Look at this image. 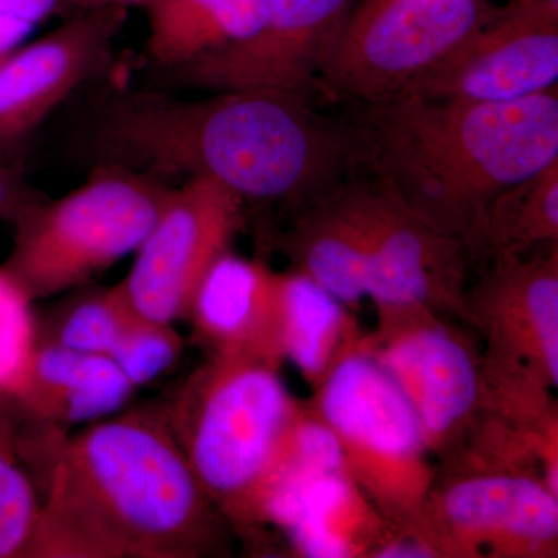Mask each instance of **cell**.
I'll list each match as a JSON object with an SVG mask.
<instances>
[{
    "label": "cell",
    "mask_w": 558,
    "mask_h": 558,
    "mask_svg": "<svg viewBox=\"0 0 558 558\" xmlns=\"http://www.w3.org/2000/svg\"><path fill=\"white\" fill-rule=\"evenodd\" d=\"M17 454L43 464L44 494L24 558H209L233 549L236 535L163 410L105 417L51 447L25 425Z\"/></svg>",
    "instance_id": "6da1fadb"
},
{
    "label": "cell",
    "mask_w": 558,
    "mask_h": 558,
    "mask_svg": "<svg viewBox=\"0 0 558 558\" xmlns=\"http://www.w3.org/2000/svg\"><path fill=\"white\" fill-rule=\"evenodd\" d=\"M98 132L117 163L216 180L244 202L304 208L354 170L347 120H330L288 92L219 90L201 100L128 95L109 106Z\"/></svg>",
    "instance_id": "7a4b0ae2"
},
{
    "label": "cell",
    "mask_w": 558,
    "mask_h": 558,
    "mask_svg": "<svg viewBox=\"0 0 558 558\" xmlns=\"http://www.w3.org/2000/svg\"><path fill=\"white\" fill-rule=\"evenodd\" d=\"M347 121L354 168L465 250L498 194L558 160V86L510 102L403 94Z\"/></svg>",
    "instance_id": "3957f363"
},
{
    "label": "cell",
    "mask_w": 558,
    "mask_h": 558,
    "mask_svg": "<svg viewBox=\"0 0 558 558\" xmlns=\"http://www.w3.org/2000/svg\"><path fill=\"white\" fill-rule=\"evenodd\" d=\"M304 402L279 366L207 357L163 413L190 468L236 537L266 535L264 506Z\"/></svg>",
    "instance_id": "277c9868"
},
{
    "label": "cell",
    "mask_w": 558,
    "mask_h": 558,
    "mask_svg": "<svg viewBox=\"0 0 558 558\" xmlns=\"http://www.w3.org/2000/svg\"><path fill=\"white\" fill-rule=\"evenodd\" d=\"M154 178L109 163L60 199L28 202L0 267L35 303L83 288L145 240L171 193Z\"/></svg>",
    "instance_id": "5b68a950"
},
{
    "label": "cell",
    "mask_w": 558,
    "mask_h": 558,
    "mask_svg": "<svg viewBox=\"0 0 558 558\" xmlns=\"http://www.w3.org/2000/svg\"><path fill=\"white\" fill-rule=\"evenodd\" d=\"M462 319L478 332L495 416L529 427L557 411L558 244L494 258L468 286Z\"/></svg>",
    "instance_id": "8992f818"
},
{
    "label": "cell",
    "mask_w": 558,
    "mask_h": 558,
    "mask_svg": "<svg viewBox=\"0 0 558 558\" xmlns=\"http://www.w3.org/2000/svg\"><path fill=\"white\" fill-rule=\"evenodd\" d=\"M307 403L336 433L348 475L380 512L396 526L416 523L439 470L413 407L380 363L360 343Z\"/></svg>",
    "instance_id": "52a82bcc"
},
{
    "label": "cell",
    "mask_w": 558,
    "mask_h": 558,
    "mask_svg": "<svg viewBox=\"0 0 558 558\" xmlns=\"http://www.w3.org/2000/svg\"><path fill=\"white\" fill-rule=\"evenodd\" d=\"M377 315L362 344L413 407L438 470L449 472L497 417L478 340L461 318L428 307Z\"/></svg>",
    "instance_id": "ba28073f"
},
{
    "label": "cell",
    "mask_w": 558,
    "mask_h": 558,
    "mask_svg": "<svg viewBox=\"0 0 558 558\" xmlns=\"http://www.w3.org/2000/svg\"><path fill=\"white\" fill-rule=\"evenodd\" d=\"M488 10L486 0H362L326 54L318 89L357 105L398 97Z\"/></svg>",
    "instance_id": "9c48e42d"
},
{
    "label": "cell",
    "mask_w": 558,
    "mask_h": 558,
    "mask_svg": "<svg viewBox=\"0 0 558 558\" xmlns=\"http://www.w3.org/2000/svg\"><path fill=\"white\" fill-rule=\"evenodd\" d=\"M411 526L436 558H556L558 495L526 470H458L439 476Z\"/></svg>",
    "instance_id": "30bf717a"
},
{
    "label": "cell",
    "mask_w": 558,
    "mask_h": 558,
    "mask_svg": "<svg viewBox=\"0 0 558 558\" xmlns=\"http://www.w3.org/2000/svg\"><path fill=\"white\" fill-rule=\"evenodd\" d=\"M558 86V2L510 0L486 16L402 94L510 102Z\"/></svg>",
    "instance_id": "8fae6325"
},
{
    "label": "cell",
    "mask_w": 558,
    "mask_h": 558,
    "mask_svg": "<svg viewBox=\"0 0 558 558\" xmlns=\"http://www.w3.org/2000/svg\"><path fill=\"white\" fill-rule=\"evenodd\" d=\"M365 296L377 314L428 307L462 319L468 250L368 178L354 180Z\"/></svg>",
    "instance_id": "7c38bea8"
},
{
    "label": "cell",
    "mask_w": 558,
    "mask_h": 558,
    "mask_svg": "<svg viewBox=\"0 0 558 558\" xmlns=\"http://www.w3.org/2000/svg\"><path fill=\"white\" fill-rule=\"evenodd\" d=\"M244 204L207 178H190L171 190L134 252L130 274L120 281L132 307L143 317L172 325L189 318L202 279L241 230Z\"/></svg>",
    "instance_id": "4fadbf2b"
},
{
    "label": "cell",
    "mask_w": 558,
    "mask_h": 558,
    "mask_svg": "<svg viewBox=\"0 0 558 558\" xmlns=\"http://www.w3.org/2000/svg\"><path fill=\"white\" fill-rule=\"evenodd\" d=\"M357 0H267L263 27L179 68L180 78L202 89L318 90L326 54Z\"/></svg>",
    "instance_id": "5bb4252c"
},
{
    "label": "cell",
    "mask_w": 558,
    "mask_h": 558,
    "mask_svg": "<svg viewBox=\"0 0 558 558\" xmlns=\"http://www.w3.org/2000/svg\"><path fill=\"white\" fill-rule=\"evenodd\" d=\"M126 7L98 5L0 61V142L27 135L108 60Z\"/></svg>",
    "instance_id": "9a60e30c"
},
{
    "label": "cell",
    "mask_w": 558,
    "mask_h": 558,
    "mask_svg": "<svg viewBox=\"0 0 558 558\" xmlns=\"http://www.w3.org/2000/svg\"><path fill=\"white\" fill-rule=\"evenodd\" d=\"M278 307V271L229 250L205 274L186 319L207 357L259 360L281 368Z\"/></svg>",
    "instance_id": "2e32d148"
},
{
    "label": "cell",
    "mask_w": 558,
    "mask_h": 558,
    "mask_svg": "<svg viewBox=\"0 0 558 558\" xmlns=\"http://www.w3.org/2000/svg\"><path fill=\"white\" fill-rule=\"evenodd\" d=\"M391 526L347 472L284 484L266 509L267 531H281L304 558H374Z\"/></svg>",
    "instance_id": "e0dca14e"
},
{
    "label": "cell",
    "mask_w": 558,
    "mask_h": 558,
    "mask_svg": "<svg viewBox=\"0 0 558 558\" xmlns=\"http://www.w3.org/2000/svg\"><path fill=\"white\" fill-rule=\"evenodd\" d=\"M135 389L108 355L38 343L17 407L27 421L68 428L119 413Z\"/></svg>",
    "instance_id": "ac0fdd59"
},
{
    "label": "cell",
    "mask_w": 558,
    "mask_h": 558,
    "mask_svg": "<svg viewBox=\"0 0 558 558\" xmlns=\"http://www.w3.org/2000/svg\"><path fill=\"white\" fill-rule=\"evenodd\" d=\"M365 333L354 311L317 281L295 269L279 274V351L312 388Z\"/></svg>",
    "instance_id": "d6986e66"
},
{
    "label": "cell",
    "mask_w": 558,
    "mask_h": 558,
    "mask_svg": "<svg viewBox=\"0 0 558 558\" xmlns=\"http://www.w3.org/2000/svg\"><path fill=\"white\" fill-rule=\"evenodd\" d=\"M148 51L165 68L190 62L255 35L267 0H145Z\"/></svg>",
    "instance_id": "ffe728a7"
},
{
    "label": "cell",
    "mask_w": 558,
    "mask_h": 558,
    "mask_svg": "<svg viewBox=\"0 0 558 558\" xmlns=\"http://www.w3.org/2000/svg\"><path fill=\"white\" fill-rule=\"evenodd\" d=\"M558 244V160L490 202L468 253L523 256Z\"/></svg>",
    "instance_id": "44dd1931"
},
{
    "label": "cell",
    "mask_w": 558,
    "mask_h": 558,
    "mask_svg": "<svg viewBox=\"0 0 558 558\" xmlns=\"http://www.w3.org/2000/svg\"><path fill=\"white\" fill-rule=\"evenodd\" d=\"M72 295L38 323V343L110 355L138 314L121 282L109 288L70 290Z\"/></svg>",
    "instance_id": "7402d4cb"
},
{
    "label": "cell",
    "mask_w": 558,
    "mask_h": 558,
    "mask_svg": "<svg viewBox=\"0 0 558 558\" xmlns=\"http://www.w3.org/2000/svg\"><path fill=\"white\" fill-rule=\"evenodd\" d=\"M35 301L0 267V391L17 403L38 348Z\"/></svg>",
    "instance_id": "603a6c76"
},
{
    "label": "cell",
    "mask_w": 558,
    "mask_h": 558,
    "mask_svg": "<svg viewBox=\"0 0 558 558\" xmlns=\"http://www.w3.org/2000/svg\"><path fill=\"white\" fill-rule=\"evenodd\" d=\"M185 340L172 323L135 315L109 359L135 388L159 379L182 355Z\"/></svg>",
    "instance_id": "cb8c5ba5"
},
{
    "label": "cell",
    "mask_w": 558,
    "mask_h": 558,
    "mask_svg": "<svg viewBox=\"0 0 558 558\" xmlns=\"http://www.w3.org/2000/svg\"><path fill=\"white\" fill-rule=\"evenodd\" d=\"M39 508L35 480L16 451L0 449V558H24Z\"/></svg>",
    "instance_id": "d4e9b609"
},
{
    "label": "cell",
    "mask_w": 558,
    "mask_h": 558,
    "mask_svg": "<svg viewBox=\"0 0 558 558\" xmlns=\"http://www.w3.org/2000/svg\"><path fill=\"white\" fill-rule=\"evenodd\" d=\"M24 416L17 403L0 391V449L17 453V435ZM20 457V454H17Z\"/></svg>",
    "instance_id": "484cf974"
},
{
    "label": "cell",
    "mask_w": 558,
    "mask_h": 558,
    "mask_svg": "<svg viewBox=\"0 0 558 558\" xmlns=\"http://www.w3.org/2000/svg\"><path fill=\"white\" fill-rule=\"evenodd\" d=\"M33 201L21 190L16 175L0 165V218L13 219L25 204Z\"/></svg>",
    "instance_id": "4316f807"
},
{
    "label": "cell",
    "mask_w": 558,
    "mask_h": 558,
    "mask_svg": "<svg viewBox=\"0 0 558 558\" xmlns=\"http://www.w3.org/2000/svg\"><path fill=\"white\" fill-rule=\"evenodd\" d=\"M57 5L58 0H0L2 13L32 25L46 20Z\"/></svg>",
    "instance_id": "83f0119b"
},
{
    "label": "cell",
    "mask_w": 558,
    "mask_h": 558,
    "mask_svg": "<svg viewBox=\"0 0 558 558\" xmlns=\"http://www.w3.org/2000/svg\"><path fill=\"white\" fill-rule=\"evenodd\" d=\"M35 25L0 11V61L24 44Z\"/></svg>",
    "instance_id": "f1b7e54d"
},
{
    "label": "cell",
    "mask_w": 558,
    "mask_h": 558,
    "mask_svg": "<svg viewBox=\"0 0 558 558\" xmlns=\"http://www.w3.org/2000/svg\"><path fill=\"white\" fill-rule=\"evenodd\" d=\"M98 5H121L126 7L131 5V3H145V0H94Z\"/></svg>",
    "instance_id": "f546056e"
},
{
    "label": "cell",
    "mask_w": 558,
    "mask_h": 558,
    "mask_svg": "<svg viewBox=\"0 0 558 558\" xmlns=\"http://www.w3.org/2000/svg\"><path fill=\"white\" fill-rule=\"evenodd\" d=\"M553 2H558V0H553Z\"/></svg>",
    "instance_id": "4dcf8cb0"
}]
</instances>
